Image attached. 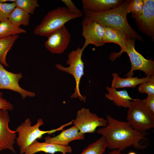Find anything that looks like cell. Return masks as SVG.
<instances>
[{
  "mask_svg": "<svg viewBox=\"0 0 154 154\" xmlns=\"http://www.w3.org/2000/svg\"><path fill=\"white\" fill-rule=\"evenodd\" d=\"M128 154H136L134 152H129Z\"/></svg>",
  "mask_w": 154,
  "mask_h": 154,
  "instance_id": "33",
  "label": "cell"
},
{
  "mask_svg": "<svg viewBox=\"0 0 154 154\" xmlns=\"http://www.w3.org/2000/svg\"><path fill=\"white\" fill-rule=\"evenodd\" d=\"M66 6L68 10L71 13L79 15L80 17L83 16L81 11L78 9L71 0H61Z\"/></svg>",
  "mask_w": 154,
  "mask_h": 154,
  "instance_id": "28",
  "label": "cell"
},
{
  "mask_svg": "<svg viewBox=\"0 0 154 154\" xmlns=\"http://www.w3.org/2000/svg\"><path fill=\"white\" fill-rule=\"evenodd\" d=\"M26 33L25 30L15 26L8 19L0 22V39Z\"/></svg>",
  "mask_w": 154,
  "mask_h": 154,
  "instance_id": "21",
  "label": "cell"
},
{
  "mask_svg": "<svg viewBox=\"0 0 154 154\" xmlns=\"http://www.w3.org/2000/svg\"><path fill=\"white\" fill-rule=\"evenodd\" d=\"M16 7L15 2L11 3H0V22L8 19L9 15Z\"/></svg>",
  "mask_w": 154,
  "mask_h": 154,
  "instance_id": "26",
  "label": "cell"
},
{
  "mask_svg": "<svg viewBox=\"0 0 154 154\" xmlns=\"http://www.w3.org/2000/svg\"><path fill=\"white\" fill-rule=\"evenodd\" d=\"M144 6V0H131L127 8L128 13L131 12V15H141L143 13Z\"/></svg>",
  "mask_w": 154,
  "mask_h": 154,
  "instance_id": "25",
  "label": "cell"
},
{
  "mask_svg": "<svg viewBox=\"0 0 154 154\" xmlns=\"http://www.w3.org/2000/svg\"><path fill=\"white\" fill-rule=\"evenodd\" d=\"M83 51L78 47L76 50L69 53L66 62L67 64L69 65L68 67H65L59 64H56L55 67L59 70L72 75L74 78L76 82L75 92L71 95V98H78L81 101L85 102L86 98L82 95L79 90L80 80L84 75V63L82 58Z\"/></svg>",
  "mask_w": 154,
  "mask_h": 154,
  "instance_id": "6",
  "label": "cell"
},
{
  "mask_svg": "<svg viewBox=\"0 0 154 154\" xmlns=\"http://www.w3.org/2000/svg\"><path fill=\"white\" fill-rule=\"evenodd\" d=\"M72 149L69 146H63L45 142H40L37 140L33 142L28 148L24 154H35L39 152L54 154L58 152L62 154L71 153Z\"/></svg>",
  "mask_w": 154,
  "mask_h": 154,
  "instance_id": "16",
  "label": "cell"
},
{
  "mask_svg": "<svg viewBox=\"0 0 154 154\" xmlns=\"http://www.w3.org/2000/svg\"><path fill=\"white\" fill-rule=\"evenodd\" d=\"M138 91L140 93H146L147 95H154V76H151L148 81L141 84Z\"/></svg>",
  "mask_w": 154,
  "mask_h": 154,
  "instance_id": "27",
  "label": "cell"
},
{
  "mask_svg": "<svg viewBox=\"0 0 154 154\" xmlns=\"http://www.w3.org/2000/svg\"><path fill=\"white\" fill-rule=\"evenodd\" d=\"M135 39L127 37L126 47L123 52H126L129 57L131 65L130 70L125 75L127 77H132L134 71L140 70L147 76H154V61L147 60L135 49Z\"/></svg>",
  "mask_w": 154,
  "mask_h": 154,
  "instance_id": "7",
  "label": "cell"
},
{
  "mask_svg": "<svg viewBox=\"0 0 154 154\" xmlns=\"http://www.w3.org/2000/svg\"><path fill=\"white\" fill-rule=\"evenodd\" d=\"M44 43L46 48L52 54H61L68 46L71 36L65 25L51 34Z\"/></svg>",
  "mask_w": 154,
  "mask_h": 154,
  "instance_id": "12",
  "label": "cell"
},
{
  "mask_svg": "<svg viewBox=\"0 0 154 154\" xmlns=\"http://www.w3.org/2000/svg\"><path fill=\"white\" fill-rule=\"evenodd\" d=\"M144 100L147 106L154 113V95H147Z\"/></svg>",
  "mask_w": 154,
  "mask_h": 154,
  "instance_id": "30",
  "label": "cell"
},
{
  "mask_svg": "<svg viewBox=\"0 0 154 154\" xmlns=\"http://www.w3.org/2000/svg\"><path fill=\"white\" fill-rule=\"evenodd\" d=\"M107 124L104 127L96 131L103 137L110 149H117L122 151L127 147H133L138 149L146 148L147 145H142L139 142L145 139L148 135L134 129L127 121H121L107 115Z\"/></svg>",
  "mask_w": 154,
  "mask_h": 154,
  "instance_id": "1",
  "label": "cell"
},
{
  "mask_svg": "<svg viewBox=\"0 0 154 154\" xmlns=\"http://www.w3.org/2000/svg\"><path fill=\"white\" fill-rule=\"evenodd\" d=\"M107 148L106 142L104 138L102 136L89 145L80 154H103Z\"/></svg>",
  "mask_w": 154,
  "mask_h": 154,
  "instance_id": "23",
  "label": "cell"
},
{
  "mask_svg": "<svg viewBox=\"0 0 154 154\" xmlns=\"http://www.w3.org/2000/svg\"><path fill=\"white\" fill-rule=\"evenodd\" d=\"M123 0H82L83 10L94 12H101L116 7Z\"/></svg>",
  "mask_w": 154,
  "mask_h": 154,
  "instance_id": "17",
  "label": "cell"
},
{
  "mask_svg": "<svg viewBox=\"0 0 154 154\" xmlns=\"http://www.w3.org/2000/svg\"><path fill=\"white\" fill-rule=\"evenodd\" d=\"M106 89L108 93L105 95V97L119 107L128 108L131 101L134 99L130 96L125 90L118 91L109 87H106Z\"/></svg>",
  "mask_w": 154,
  "mask_h": 154,
  "instance_id": "19",
  "label": "cell"
},
{
  "mask_svg": "<svg viewBox=\"0 0 154 154\" xmlns=\"http://www.w3.org/2000/svg\"><path fill=\"white\" fill-rule=\"evenodd\" d=\"M131 0L123 2L119 6L101 12L82 9L85 16L96 21L103 27L110 26L119 29L130 38L142 41L143 37L131 27L127 20V8Z\"/></svg>",
  "mask_w": 154,
  "mask_h": 154,
  "instance_id": "2",
  "label": "cell"
},
{
  "mask_svg": "<svg viewBox=\"0 0 154 154\" xmlns=\"http://www.w3.org/2000/svg\"><path fill=\"white\" fill-rule=\"evenodd\" d=\"M15 3L16 7L31 15L34 14L36 9L39 7L37 0H15Z\"/></svg>",
  "mask_w": 154,
  "mask_h": 154,
  "instance_id": "24",
  "label": "cell"
},
{
  "mask_svg": "<svg viewBox=\"0 0 154 154\" xmlns=\"http://www.w3.org/2000/svg\"><path fill=\"white\" fill-rule=\"evenodd\" d=\"M62 131L60 134L55 137H46L45 138V142L67 146L72 141L83 140L84 139V134L80 133L74 125L69 128L63 129Z\"/></svg>",
  "mask_w": 154,
  "mask_h": 154,
  "instance_id": "15",
  "label": "cell"
},
{
  "mask_svg": "<svg viewBox=\"0 0 154 154\" xmlns=\"http://www.w3.org/2000/svg\"><path fill=\"white\" fill-rule=\"evenodd\" d=\"M30 14L21 9L16 7L9 15L8 20L15 26L20 27L29 24Z\"/></svg>",
  "mask_w": 154,
  "mask_h": 154,
  "instance_id": "20",
  "label": "cell"
},
{
  "mask_svg": "<svg viewBox=\"0 0 154 154\" xmlns=\"http://www.w3.org/2000/svg\"><path fill=\"white\" fill-rule=\"evenodd\" d=\"M121 151L117 149L113 150L108 154H124L121 153Z\"/></svg>",
  "mask_w": 154,
  "mask_h": 154,
  "instance_id": "31",
  "label": "cell"
},
{
  "mask_svg": "<svg viewBox=\"0 0 154 154\" xmlns=\"http://www.w3.org/2000/svg\"><path fill=\"white\" fill-rule=\"evenodd\" d=\"M22 78L21 73L9 72L0 63V89H8L17 92L21 95L23 99L35 96V93L26 90L20 86L19 82Z\"/></svg>",
  "mask_w": 154,
  "mask_h": 154,
  "instance_id": "10",
  "label": "cell"
},
{
  "mask_svg": "<svg viewBox=\"0 0 154 154\" xmlns=\"http://www.w3.org/2000/svg\"><path fill=\"white\" fill-rule=\"evenodd\" d=\"M112 75L113 79L111 87L116 89L127 87L135 88L137 85L149 81L151 76H147L146 77L142 78L132 76L123 78L120 77L116 73H113Z\"/></svg>",
  "mask_w": 154,
  "mask_h": 154,
  "instance_id": "18",
  "label": "cell"
},
{
  "mask_svg": "<svg viewBox=\"0 0 154 154\" xmlns=\"http://www.w3.org/2000/svg\"><path fill=\"white\" fill-rule=\"evenodd\" d=\"M73 124L80 133L84 134L94 133L98 127L106 126L107 121L106 119L91 112L89 109L83 107L77 112Z\"/></svg>",
  "mask_w": 154,
  "mask_h": 154,
  "instance_id": "8",
  "label": "cell"
},
{
  "mask_svg": "<svg viewBox=\"0 0 154 154\" xmlns=\"http://www.w3.org/2000/svg\"><path fill=\"white\" fill-rule=\"evenodd\" d=\"M104 33L103 38L104 44L114 43L117 44L121 47L119 52H113L110 56V59L114 61L117 57L120 56L126 47L127 37L121 30L110 26L104 27Z\"/></svg>",
  "mask_w": 154,
  "mask_h": 154,
  "instance_id": "14",
  "label": "cell"
},
{
  "mask_svg": "<svg viewBox=\"0 0 154 154\" xmlns=\"http://www.w3.org/2000/svg\"><path fill=\"white\" fill-rule=\"evenodd\" d=\"M19 37L18 35H17L0 39V63L6 67L9 66L6 61L7 55Z\"/></svg>",
  "mask_w": 154,
  "mask_h": 154,
  "instance_id": "22",
  "label": "cell"
},
{
  "mask_svg": "<svg viewBox=\"0 0 154 154\" xmlns=\"http://www.w3.org/2000/svg\"><path fill=\"white\" fill-rule=\"evenodd\" d=\"M80 17L69 11L66 7H59L48 12L34 30L36 35L48 37L72 19Z\"/></svg>",
  "mask_w": 154,
  "mask_h": 154,
  "instance_id": "5",
  "label": "cell"
},
{
  "mask_svg": "<svg viewBox=\"0 0 154 154\" xmlns=\"http://www.w3.org/2000/svg\"><path fill=\"white\" fill-rule=\"evenodd\" d=\"M128 108L127 122L134 129L145 132L154 127V113L144 100L134 99L131 101Z\"/></svg>",
  "mask_w": 154,
  "mask_h": 154,
  "instance_id": "4",
  "label": "cell"
},
{
  "mask_svg": "<svg viewBox=\"0 0 154 154\" xmlns=\"http://www.w3.org/2000/svg\"><path fill=\"white\" fill-rule=\"evenodd\" d=\"M82 35L85 39L82 49L83 50L90 44L101 46L104 44L103 38L104 33V28L96 21L86 17L82 21Z\"/></svg>",
  "mask_w": 154,
  "mask_h": 154,
  "instance_id": "9",
  "label": "cell"
},
{
  "mask_svg": "<svg viewBox=\"0 0 154 154\" xmlns=\"http://www.w3.org/2000/svg\"><path fill=\"white\" fill-rule=\"evenodd\" d=\"M15 0H0V3H6L7 1H12L13 2H15Z\"/></svg>",
  "mask_w": 154,
  "mask_h": 154,
  "instance_id": "32",
  "label": "cell"
},
{
  "mask_svg": "<svg viewBox=\"0 0 154 154\" xmlns=\"http://www.w3.org/2000/svg\"><path fill=\"white\" fill-rule=\"evenodd\" d=\"M14 109L13 105L3 97V94L0 92V110L11 111Z\"/></svg>",
  "mask_w": 154,
  "mask_h": 154,
  "instance_id": "29",
  "label": "cell"
},
{
  "mask_svg": "<svg viewBox=\"0 0 154 154\" xmlns=\"http://www.w3.org/2000/svg\"><path fill=\"white\" fill-rule=\"evenodd\" d=\"M74 120L63 124L59 127L50 130L42 131L40 127L44 125L42 119L39 118L36 124L32 125L30 119L27 118L24 122L21 123L15 130L18 133V136L16 138L17 145L19 148L20 154H24L29 146L37 139H41L45 134L51 135L58 131L62 130L65 127L73 124Z\"/></svg>",
  "mask_w": 154,
  "mask_h": 154,
  "instance_id": "3",
  "label": "cell"
},
{
  "mask_svg": "<svg viewBox=\"0 0 154 154\" xmlns=\"http://www.w3.org/2000/svg\"><path fill=\"white\" fill-rule=\"evenodd\" d=\"M142 14L139 16L131 15L134 19L139 31L154 40V0H144Z\"/></svg>",
  "mask_w": 154,
  "mask_h": 154,
  "instance_id": "11",
  "label": "cell"
},
{
  "mask_svg": "<svg viewBox=\"0 0 154 154\" xmlns=\"http://www.w3.org/2000/svg\"><path fill=\"white\" fill-rule=\"evenodd\" d=\"M10 121L8 111L0 110V151L8 149L16 153L14 147L16 132L9 126Z\"/></svg>",
  "mask_w": 154,
  "mask_h": 154,
  "instance_id": "13",
  "label": "cell"
}]
</instances>
